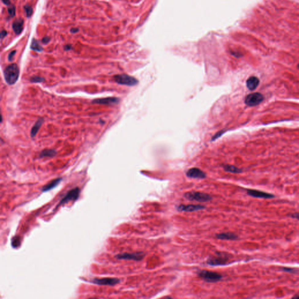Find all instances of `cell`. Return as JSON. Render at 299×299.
Wrapping results in <instances>:
<instances>
[{
  "instance_id": "2",
  "label": "cell",
  "mask_w": 299,
  "mask_h": 299,
  "mask_svg": "<svg viewBox=\"0 0 299 299\" xmlns=\"http://www.w3.org/2000/svg\"><path fill=\"white\" fill-rule=\"evenodd\" d=\"M229 256L227 254L224 252L216 253L215 255L210 257L207 261V263L211 266H221L226 265L229 260Z\"/></svg>"
},
{
  "instance_id": "4",
  "label": "cell",
  "mask_w": 299,
  "mask_h": 299,
  "mask_svg": "<svg viewBox=\"0 0 299 299\" xmlns=\"http://www.w3.org/2000/svg\"><path fill=\"white\" fill-rule=\"evenodd\" d=\"M198 274L200 278L207 282H217L222 279L221 274L218 272L207 270L200 271L198 272Z\"/></svg>"
},
{
  "instance_id": "3",
  "label": "cell",
  "mask_w": 299,
  "mask_h": 299,
  "mask_svg": "<svg viewBox=\"0 0 299 299\" xmlns=\"http://www.w3.org/2000/svg\"><path fill=\"white\" fill-rule=\"evenodd\" d=\"M184 197L189 200H194L199 202H206L212 199V196L207 193L192 191L185 193Z\"/></svg>"
},
{
  "instance_id": "30",
  "label": "cell",
  "mask_w": 299,
  "mask_h": 299,
  "mask_svg": "<svg viewBox=\"0 0 299 299\" xmlns=\"http://www.w3.org/2000/svg\"><path fill=\"white\" fill-rule=\"evenodd\" d=\"M2 2H4V4H6V5L7 6L11 4L10 0H2Z\"/></svg>"
},
{
  "instance_id": "5",
  "label": "cell",
  "mask_w": 299,
  "mask_h": 299,
  "mask_svg": "<svg viewBox=\"0 0 299 299\" xmlns=\"http://www.w3.org/2000/svg\"><path fill=\"white\" fill-rule=\"evenodd\" d=\"M113 78L115 81L119 84L127 86H134L138 83L137 79L127 74L116 75L113 77Z\"/></svg>"
},
{
  "instance_id": "34",
  "label": "cell",
  "mask_w": 299,
  "mask_h": 299,
  "mask_svg": "<svg viewBox=\"0 0 299 299\" xmlns=\"http://www.w3.org/2000/svg\"><path fill=\"white\" fill-rule=\"evenodd\" d=\"M298 67H299V65H298Z\"/></svg>"
},
{
  "instance_id": "14",
  "label": "cell",
  "mask_w": 299,
  "mask_h": 299,
  "mask_svg": "<svg viewBox=\"0 0 299 299\" xmlns=\"http://www.w3.org/2000/svg\"><path fill=\"white\" fill-rule=\"evenodd\" d=\"M216 237L218 239L223 240H236L238 239L237 235L231 232L219 233L216 235Z\"/></svg>"
},
{
  "instance_id": "29",
  "label": "cell",
  "mask_w": 299,
  "mask_h": 299,
  "mask_svg": "<svg viewBox=\"0 0 299 299\" xmlns=\"http://www.w3.org/2000/svg\"><path fill=\"white\" fill-rule=\"evenodd\" d=\"M7 35V32L5 30H3L1 32V37L2 39H3L4 37H5V36H6V35Z\"/></svg>"
},
{
  "instance_id": "15",
  "label": "cell",
  "mask_w": 299,
  "mask_h": 299,
  "mask_svg": "<svg viewBox=\"0 0 299 299\" xmlns=\"http://www.w3.org/2000/svg\"><path fill=\"white\" fill-rule=\"evenodd\" d=\"M62 181V178H56V179H55V180L50 181L49 183H48L47 184H46V185H44L42 187V191L44 192L49 191L51 189H53V188L57 187Z\"/></svg>"
},
{
  "instance_id": "7",
  "label": "cell",
  "mask_w": 299,
  "mask_h": 299,
  "mask_svg": "<svg viewBox=\"0 0 299 299\" xmlns=\"http://www.w3.org/2000/svg\"><path fill=\"white\" fill-rule=\"evenodd\" d=\"M264 100L263 96L258 93H250L245 98V103L249 106H254L259 105Z\"/></svg>"
},
{
  "instance_id": "12",
  "label": "cell",
  "mask_w": 299,
  "mask_h": 299,
  "mask_svg": "<svg viewBox=\"0 0 299 299\" xmlns=\"http://www.w3.org/2000/svg\"><path fill=\"white\" fill-rule=\"evenodd\" d=\"M187 176L191 178L203 179L206 176L205 172L199 168H192L189 169L187 172Z\"/></svg>"
},
{
  "instance_id": "27",
  "label": "cell",
  "mask_w": 299,
  "mask_h": 299,
  "mask_svg": "<svg viewBox=\"0 0 299 299\" xmlns=\"http://www.w3.org/2000/svg\"><path fill=\"white\" fill-rule=\"evenodd\" d=\"M290 216L293 218H296L299 220V213H294L290 214Z\"/></svg>"
},
{
  "instance_id": "17",
  "label": "cell",
  "mask_w": 299,
  "mask_h": 299,
  "mask_svg": "<svg viewBox=\"0 0 299 299\" xmlns=\"http://www.w3.org/2000/svg\"><path fill=\"white\" fill-rule=\"evenodd\" d=\"M23 25H24V21L22 19H18L13 22V30L17 35L20 34L22 31Z\"/></svg>"
},
{
  "instance_id": "19",
  "label": "cell",
  "mask_w": 299,
  "mask_h": 299,
  "mask_svg": "<svg viewBox=\"0 0 299 299\" xmlns=\"http://www.w3.org/2000/svg\"><path fill=\"white\" fill-rule=\"evenodd\" d=\"M56 153H57L55 150H44L41 152V153L40 154V157H54V156H56Z\"/></svg>"
},
{
  "instance_id": "26",
  "label": "cell",
  "mask_w": 299,
  "mask_h": 299,
  "mask_svg": "<svg viewBox=\"0 0 299 299\" xmlns=\"http://www.w3.org/2000/svg\"><path fill=\"white\" fill-rule=\"evenodd\" d=\"M16 53V50H13V51H12L9 54V56H8V60L9 61H12L13 60V57L15 55V54Z\"/></svg>"
},
{
  "instance_id": "21",
  "label": "cell",
  "mask_w": 299,
  "mask_h": 299,
  "mask_svg": "<svg viewBox=\"0 0 299 299\" xmlns=\"http://www.w3.org/2000/svg\"><path fill=\"white\" fill-rule=\"evenodd\" d=\"M31 48L32 50L36 51H42L43 50V48L42 46L40 45L39 42L37 40L33 39L31 45Z\"/></svg>"
},
{
  "instance_id": "33",
  "label": "cell",
  "mask_w": 299,
  "mask_h": 299,
  "mask_svg": "<svg viewBox=\"0 0 299 299\" xmlns=\"http://www.w3.org/2000/svg\"><path fill=\"white\" fill-rule=\"evenodd\" d=\"M293 298H299V296H295Z\"/></svg>"
},
{
  "instance_id": "24",
  "label": "cell",
  "mask_w": 299,
  "mask_h": 299,
  "mask_svg": "<svg viewBox=\"0 0 299 299\" xmlns=\"http://www.w3.org/2000/svg\"><path fill=\"white\" fill-rule=\"evenodd\" d=\"M24 9H25L26 13V16L28 17H30L32 14V13H33V9H32V6H29V5H26L24 6Z\"/></svg>"
},
{
  "instance_id": "11",
  "label": "cell",
  "mask_w": 299,
  "mask_h": 299,
  "mask_svg": "<svg viewBox=\"0 0 299 299\" xmlns=\"http://www.w3.org/2000/svg\"><path fill=\"white\" fill-rule=\"evenodd\" d=\"M247 194L254 198H262V199H271L274 198V196L272 194L267 193L258 190L254 189H248Z\"/></svg>"
},
{
  "instance_id": "25",
  "label": "cell",
  "mask_w": 299,
  "mask_h": 299,
  "mask_svg": "<svg viewBox=\"0 0 299 299\" xmlns=\"http://www.w3.org/2000/svg\"><path fill=\"white\" fill-rule=\"evenodd\" d=\"M44 78L40 77L38 76H33V77H32L31 78V81L32 82H35V83L41 82L44 81Z\"/></svg>"
},
{
  "instance_id": "16",
  "label": "cell",
  "mask_w": 299,
  "mask_h": 299,
  "mask_svg": "<svg viewBox=\"0 0 299 299\" xmlns=\"http://www.w3.org/2000/svg\"><path fill=\"white\" fill-rule=\"evenodd\" d=\"M259 84V80L256 77H251L247 81V86L249 90L255 89Z\"/></svg>"
},
{
  "instance_id": "13",
  "label": "cell",
  "mask_w": 299,
  "mask_h": 299,
  "mask_svg": "<svg viewBox=\"0 0 299 299\" xmlns=\"http://www.w3.org/2000/svg\"><path fill=\"white\" fill-rule=\"evenodd\" d=\"M120 102V100L118 98L116 97H108V98H100V99H97V100H93V104H103V105H116L118 104Z\"/></svg>"
},
{
  "instance_id": "1",
  "label": "cell",
  "mask_w": 299,
  "mask_h": 299,
  "mask_svg": "<svg viewBox=\"0 0 299 299\" xmlns=\"http://www.w3.org/2000/svg\"><path fill=\"white\" fill-rule=\"evenodd\" d=\"M19 69L17 64L13 63L8 66L4 70V78L8 85H13L18 81Z\"/></svg>"
},
{
  "instance_id": "32",
  "label": "cell",
  "mask_w": 299,
  "mask_h": 299,
  "mask_svg": "<svg viewBox=\"0 0 299 299\" xmlns=\"http://www.w3.org/2000/svg\"><path fill=\"white\" fill-rule=\"evenodd\" d=\"M71 48H72V47H71V46L70 44H67V45H66V46H65L64 49H65L66 50H70V49H71Z\"/></svg>"
},
{
  "instance_id": "9",
  "label": "cell",
  "mask_w": 299,
  "mask_h": 299,
  "mask_svg": "<svg viewBox=\"0 0 299 299\" xmlns=\"http://www.w3.org/2000/svg\"><path fill=\"white\" fill-rule=\"evenodd\" d=\"M145 254L143 252H138L136 253H122L119 254L115 256V258L118 259H125V260H133L139 261L143 259Z\"/></svg>"
},
{
  "instance_id": "22",
  "label": "cell",
  "mask_w": 299,
  "mask_h": 299,
  "mask_svg": "<svg viewBox=\"0 0 299 299\" xmlns=\"http://www.w3.org/2000/svg\"><path fill=\"white\" fill-rule=\"evenodd\" d=\"M21 244V238L18 236H15L13 237L11 241V244L13 248H16L18 247Z\"/></svg>"
},
{
  "instance_id": "18",
  "label": "cell",
  "mask_w": 299,
  "mask_h": 299,
  "mask_svg": "<svg viewBox=\"0 0 299 299\" xmlns=\"http://www.w3.org/2000/svg\"><path fill=\"white\" fill-rule=\"evenodd\" d=\"M43 122H44L43 119H39L36 121V122L35 123V125L32 127L31 131V136L32 137H34L36 135L38 131L42 125Z\"/></svg>"
},
{
  "instance_id": "10",
  "label": "cell",
  "mask_w": 299,
  "mask_h": 299,
  "mask_svg": "<svg viewBox=\"0 0 299 299\" xmlns=\"http://www.w3.org/2000/svg\"><path fill=\"white\" fill-rule=\"evenodd\" d=\"M205 208V206L201 205H180L177 207V210L180 212H192L203 210Z\"/></svg>"
},
{
  "instance_id": "31",
  "label": "cell",
  "mask_w": 299,
  "mask_h": 299,
  "mask_svg": "<svg viewBox=\"0 0 299 299\" xmlns=\"http://www.w3.org/2000/svg\"><path fill=\"white\" fill-rule=\"evenodd\" d=\"M71 31V33H77V32H78L79 31V29H78V28H72V29H71V31Z\"/></svg>"
},
{
  "instance_id": "23",
  "label": "cell",
  "mask_w": 299,
  "mask_h": 299,
  "mask_svg": "<svg viewBox=\"0 0 299 299\" xmlns=\"http://www.w3.org/2000/svg\"><path fill=\"white\" fill-rule=\"evenodd\" d=\"M8 14L11 17H13L15 15V6L13 4H10L8 6Z\"/></svg>"
},
{
  "instance_id": "8",
  "label": "cell",
  "mask_w": 299,
  "mask_h": 299,
  "mask_svg": "<svg viewBox=\"0 0 299 299\" xmlns=\"http://www.w3.org/2000/svg\"><path fill=\"white\" fill-rule=\"evenodd\" d=\"M91 282L98 285L105 286H115L120 282V280L116 278H94Z\"/></svg>"
},
{
  "instance_id": "6",
  "label": "cell",
  "mask_w": 299,
  "mask_h": 299,
  "mask_svg": "<svg viewBox=\"0 0 299 299\" xmlns=\"http://www.w3.org/2000/svg\"><path fill=\"white\" fill-rule=\"evenodd\" d=\"M80 193V190L79 187H76L75 188H73L69 191L65 195V196L62 198L59 202V203L57 205V206L56 207V209L59 207L60 206L64 204H66L68 203L69 201H75L78 199Z\"/></svg>"
},
{
  "instance_id": "28",
  "label": "cell",
  "mask_w": 299,
  "mask_h": 299,
  "mask_svg": "<svg viewBox=\"0 0 299 299\" xmlns=\"http://www.w3.org/2000/svg\"><path fill=\"white\" fill-rule=\"evenodd\" d=\"M50 40V37H44L42 39V42L44 44H47V43L49 42V41Z\"/></svg>"
},
{
  "instance_id": "20",
  "label": "cell",
  "mask_w": 299,
  "mask_h": 299,
  "mask_svg": "<svg viewBox=\"0 0 299 299\" xmlns=\"http://www.w3.org/2000/svg\"><path fill=\"white\" fill-rule=\"evenodd\" d=\"M224 169L225 171L231 173H240L242 172L241 169L230 165H225L224 167Z\"/></svg>"
}]
</instances>
